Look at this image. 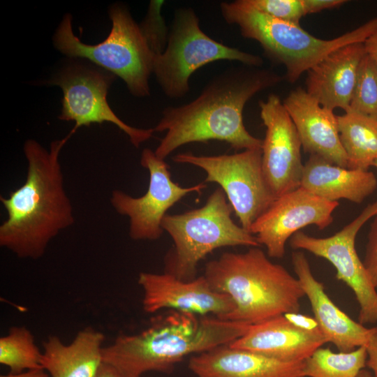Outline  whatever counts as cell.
Returning a JSON list of instances; mask_svg holds the SVG:
<instances>
[{
  "mask_svg": "<svg viewBox=\"0 0 377 377\" xmlns=\"http://www.w3.org/2000/svg\"><path fill=\"white\" fill-rule=\"evenodd\" d=\"M281 80L269 70L245 65L217 74L191 102L164 108L153 128L166 131L155 154L165 160L182 145L209 140L226 142L235 150L262 149L263 140L245 128L244 108L254 95Z\"/></svg>",
  "mask_w": 377,
  "mask_h": 377,
  "instance_id": "6da1fadb",
  "label": "cell"
},
{
  "mask_svg": "<svg viewBox=\"0 0 377 377\" xmlns=\"http://www.w3.org/2000/svg\"><path fill=\"white\" fill-rule=\"evenodd\" d=\"M75 132L52 142L49 151L32 139L24 144L26 180L8 197H0L7 212L0 226V245L18 258H41L50 242L75 222L59 161L61 149Z\"/></svg>",
  "mask_w": 377,
  "mask_h": 377,
  "instance_id": "7a4b0ae2",
  "label": "cell"
},
{
  "mask_svg": "<svg viewBox=\"0 0 377 377\" xmlns=\"http://www.w3.org/2000/svg\"><path fill=\"white\" fill-rule=\"evenodd\" d=\"M249 326L172 311L139 333L118 336L103 347V362L124 377H141L149 371L170 374L185 357L230 344Z\"/></svg>",
  "mask_w": 377,
  "mask_h": 377,
  "instance_id": "3957f363",
  "label": "cell"
},
{
  "mask_svg": "<svg viewBox=\"0 0 377 377\" xmlns=\"http://www.w3.org/2000/svg\"><path fill=\"white\" fill-rule=\"evenodd\" d=\"M203 276L214 291L234 303L223 320L250 325L299 312L305 295L298 279L272 262L259 247L223 253L206 264Z\"/></svg>",
  "mask_w": 377,
  "mask_h": 377,
  "instance_id": "277c9868",
  "label": "cell"
},
{
  "mask_svg": "<svg viewBox=\"0 0 377 377\" xmlns=\"http://www.w3.org/2000/svg\"><path fill=\"white\" fill-rule=\"evenodd\" d=\"M220 9L227 23L237 25L244 38L258 42L270 60L285 66V77L291 83L331 52L348 44L364 43L377 30L376 17L340 36L323 40L300 24L257 10L246 0L222 2Z\"/></svg>",
  "mask_w": 377,
  "mask_h": 377,
  "instance_id": "5b68a950",
  "label": "cell"
},
{
  "mask_svg": "<svg viewBox=\"0 0 377 377\" xmlns=\"http://www.w3.org/2000/svg\"><path fill=\"white\" fill-rule=\"evenodd\" d=\"M233 208L217 188L199 208L166 214L162 228L173 241L165 255V272L185 281L196 277L198 263L216 249L226 246L259 247L255 235L237 225Z\"/></svg>",
  "mask_w": 377,
  "mask_h": 377,
  "instance_id": "8992f818",
  "label": "cell"
},
{
  "mask_svg": "<svg viewBox=\"0 0 377 377\" xmlns=\"http://www.w3.org/2000/svg\"><path fill=\"white\" fill-rule=\"evenodd\" d=\"M109 16L112 29L108 37L96 45H89L74 34L72 16L66 14L53 36V43L62 54L87 59L121 77L132 95L147 96L155 54L125 6L112 5Z\"/></svg>",
  "mask_w": 377,
  "mask_h": 377,
  "instance_id": "52a82bcc",
  "label": "cell"
},
{
  "mask_svg": "<svg viewBox=\"0 0 377 377\" xmlns=\"http://www.w3.org/2000/svg\"><path fill=\"white\" fill-rule=\"evenodd\" d=\"M219 60L253 67L263 63L258 55L212 39L202 30L195 10L182 7L175 11L165 50L154 57L153 73L165 95L179 99L189 92V80L195 71Z\"/></svg>",
  "mask_w": 377,
  "mask_h": 377,
  "instance_id": "ba28073f",
  "label": "cell"
},
{
  "mask_svg": "<svg viewBox=\"0 0 377 377\" xmlns=\"http://www.w3.org/2000/svg\"><path fill=\"white\" fill-rule=\"evenodd\" d=\"M173 161L205 171L204 182L220 186L241 226L249 232L253 222L276 199L264 175L262 149L216 156L180 153L173 157Z\"/></svg>",
  "mask_w": 377,
  "mask_h": 377,
  "instance_id": "9c48e42d",
  "label": "cell"
},
{
  "mask_svg": "<svg viewBox=\"0 0 377 377\" xmlns=\"http://www.w3.org/2000/svg\"><path fill=\"white\" fill-rule=\"evenodd\" d=\"M377 214V199L348 224L327 237H315L299 231L290 239L293 249L307 251L325 258L336 269V278L354 293L360 306L358 322L377 323V288L355 249L356 237L362 226Z\"/></svg>",
  "mask_w": 377,
  "mask_h": 377,
  "instance_id": "30bf717a",
  "label": "cell"
},
{
  "mask_svg": "<svg viewBox=\"0 0 377 377\" xmlns=\"http://www.w3.org/2000/svg\"><path fill=\"white\" fill-rule=\"evenodd\" d=\"M114 77L105 70L74 64L59 71L48 83L61 89L62 109L59 119L73 121V129L75 131L94 123L110 122L125 133L131 144L138 148L151 138L154 129L131 126L112 111L107 101V94Z\"/></svg>",
  "mask_w": 377,
  "mask_h": 377,
  "instance_id": "8fae6325",
  "label": "cell"
},
{
  "mask_svg": "<svg viewBox=\"0 0 377 377\" xmlns=\"http://www.w3.org/2000/svg\"><path fill=\"white\" fill-rule=\"evenodd\" d=\"M140 164L149 173L147 192L135 198L114 190L110 202L117 213L128 217V234L132 239L156 240L164 232L162 221L168 210L186 195L201 193L207 184L203 182L189 187L180 186L172 179L168 164L149 148L142 150Z\"/></svg>",
  "mask_w": 377,
  "mask_h": 377,
  "instance_id": "7c38bea8",
  "label": "cell"
},
{
  "mask_svg": "<svg viewBox=\"0 0 377 377\" xmlns=\"http://www.w3.org/2000/svg\"><path fill=\"white\" fill-rule=\"evenodd\" d=\"M339 205L300 186L276 198L253 222L249 232L265 246L268 257L281 258L287 241L294 234L310 225L326 228L332 223V213Z\"/></svg>",
  "mask_w": 377,
  "mask_h": 377,
  "instance_id": "4fadbf2b",
  "label": "cell"
},
{
  "mask_svg": "<svg viewBox=\"0 0 377 377\" xmlns=\"http://www.w3.org/2000/svg\"><path fill=\"white\" fill-rule=\"evenodd\" d=\"M266 128L262 164L267 182L276 198L301 186L304 170L302 143L296 127L279 97L270 94L259 102Z\"/></svg>",
  "mask_w": 377,
  "mask_h": 377,
  "instance_id": "5bb4252c",
  "label": "cell"
},
{
  "mask_svg": "<svg viewBox=\"0 0 377 377\" xmlns=\"http://www.w3.org/2000/svg\"><path fill=\"white\" fill-rule=\"evenodd\" d=\"M138 283L143 292L142 308L149 313L171 309L223 320L235 306L230 297L214 291L203 275L185 281L165 272H142Z\"/></svg>",
  "mask_w": 377,
  "mask_h": 377,
  "instance_id": "9a60e30c",
  "label": "cell"
},
{
  "mask_svg": "<svg viewBox=\"0 0 377 377\" xmlns=\"http://www.w3.org/2000/svg\"><path fill=\"white\" fill-rule=\"evenodd\" d=\"M294 272L309 300L313 317L328 342L339 352H350L366 346L376 327L367 328L341 310L325 293L323 283L313 276L303 251L292 253Z\"/></svg>",
  "mask_w": 377,
  "mask_h": 377,
  "instance_id": "2e32d148",
  "label": "cell"
},
{
  "mask_svg": "<svg viewBox=\"0 0 377 377\" xmlns=\"http://www.w3.org/2000/svg\"><path fill=\"white\" fill-rule=\"evenodd\" d=\"M283 104L296 127L305 152L347 168V157L333 110L320 105L301 88L292 91Z\"/></svg>",
  "mask_w": 377,
  "mask_h": 377,
  "instance_id": "e0dca14e",
  "label": "cell"
},
{
  "mask_svg": "<svg viewBox=\"0 0 377 377\" xmlns=\"http://www.w3.org/2000/svg\"><path fill=\"white\" fill-rule=\"evenodd\" d=\"M322 332H309L292 325L283 315L251 325L230 346L285 362H303L327 343Z\"/></svg>",
  "mask_w": 377,
  "mask_h": 377,
  "instance_id": "ac0fdd59",
  "label": "cell"
},
{
  "mask_svg": "<svg viewBox=\"0 0 377 377\" xmlns=\"http://www.w3.org/2000/svg\"><path fill=\"white\" fill-rule=\"evenodd\" d=\"M303 362H281L225 344L191 356L188 367L195 377H304Z\"/></svg>",
  "mask_w": 377,
  "mask_h": 377,
  "instance_id": "d6986e66",
  "label": "cell"
},
{
  "mask_svg": "<svg viewBox=\"0 0 377 377\" xmlns=\"http://www.w3.org/2000/svg\"><path fill=\"white\" fill-rule=\"evenodd\" d=\"M366 54L364 43L343 45L326 55L307 71L306 92L320 105L346 112L359 64Z\"/></svg>",
  "mask_w": 377,
  "mask_h": 377,
  "instance_id": "ffe728a7",
  "label": "cell"
},
{
  "mask_svg": "<svg viewBox=\"0 0 377 377\" xmlns=\"http://www.w3.org/2000/svg\"><path fill=\"white\" fill-rule=\"evenodd\" d=\"M104 341L105 335L91 327L79 331L68 344L50 336L43 344L42 368L50 377H96L103 362Z\"/></svg>",
  "mask_w": 377,
  "mask_h": 377,
  "instance_id": "44dd1931",
  "label": "cell"
},
{
  "mask_svg": "<svg viewBox=\"0 0 377 377\" xmlns=\"http://www.w3.org/2000/svg\"><path fill=\"white\" fill-rule=\"evenodd\" d=\"M301 187L330 201L340 199L362 203L377 188V179L369 170H353L311 154L304 164Z\"/></svg>",
  "mask_w": 377,
  "mask_h": 377,
  "instance_id": "7402d4cb",
  "label": "cell"
},
{
  "mask_svg": "<svg viewBox=\"0 0 377 377\" xmlns=\"http://www.w3.org/2000/svg\"><path fill=\"white\" fill-rule=\"evenodd\" d=\"M337 119L347 168L369 170L377 160V118L348 110Z\"/></svg>",
  "mask_w": 377,
  "mask_h": 377,
  "instance_id": "603a6c76",
  "label": "cell"
},
{
  "mask_svg": "<svg viewBox=\"0 0 377 377\" xmlns=\"http://www.w3.org/2000/svg\"><path fill=\"white\" fill-rule=\"evenodd\" d=\"M367 350L363 346L350 352L334 353L318 348L304 362V377H357L367 365Z\"/></svg>",
  "mask_w": 377,
  "mask_h": 377,
  "instance_id": "cb8c5ba5",
  "label": "cell"
},
{
  "mask_svg": "<svg viewBox=\"0 0 377 377\" xmlns=\"http://www.w3.org/2000/svg\"><path fill=\"white\" fill-rule=\"evenodd\" d=\"M42 354L32 332L24 326L12 327L0 338V364L8 367L10 374L43 369Z\"/></svg>",
  "mask_w": 377,
  "mask_h": 377,
  "instance_id": "d4e9b609",
  "label": "cell"
},
{
  "mask_svg": "<svg viewBox=\"0 0 377 377\" xmlns=\"http://www.w3.org/2000/svg\"><path fill=\"white\" fill-rule=\"evenodd\" d=\"M348 110L377 118V61L367 52L358 66Z\"/></svg>",
  "mask_w": 377,
  "mask_h": 377,
  "instance_id": "484cf974",
  "label": "cell"
},
{
  "mask_svg": "<svg viewBox=\"0 0 377 377\" xmlns=\"http://www.w3.org/2000/svg\"><path fill=\"white\" fill-rule=\"evenodd\" d=\"M162 0H151L149 3L147 13L139 24L147 43L155 55L165 50L169 37L170 29L161 15Z\"/></svg>",
  "mask_w": 377,
  "mask_h": 377,
  "instance_id": "4316f807",
  "label": "cell"
},
{
  "mask_svg": "<svg viewBox=\"0 0 377 377\" xmlns=\"http://www.w3.org/2000/svg\"><path fill=\"white\" fill-rule=\"evenodd\" d=\"M257 10L272 17L300 24L305 15L302 0H246Z\"/></svg>",
  "mask_w": 377,
  "mask_h": 377,
  "instance_id": "83f0119b",
  "label": "cell"
},
{
  "mask_svg": "<svg viewBox=\"0 0 377 377\" xmlns=\"http://www.w3.org/2000/svg\"><path fill=\"white\" fill-rule=\"evenodd\" d=\"M367 238L363 263L377 288V214L370 225Z\"/></svg>",
  "mask_w": 377,
  "mask_h": 377,
  "instance_id": "f1b7e54d",
  "label": "cell"
},
{
  "mask_svg": "<svg viewBox=\"0 0 377 377\" xmlns=\"http://www.w3.org/2000/svg\"><path fill=\"white\" fill-rule=\"evenodd\" d=\"M283 316L288 322L299 329L309 332H322L314 317L299 312L287 313Z\"/></svg>",
  "mask_w": 377,
  "mask_h": 377,
  "instance_id": "f546056e",
  "label": "cell"
},
{
  "mask_svg": "<svg viewBox=\"0 0 377 377\" xmlns=\"http://www.w3.org/2000/svg\"><path fill=\"white\" fill-rule=\"evenodd\" d=\"M345 2L344 0H302L306 15L337 8Z\"/></svg>",
  "mask_w": 377,
  "mask_h": 377,
  "instance_id": "4dcf8cb0",
  "label": "cell"
},
{
  "mask_svg": "<svg viewBox=\"0 0 377 377\" xmlns=\"http://www.w3.org/2000/svg\"><path fill=\"white\" fill-rule=\"evenodd\" d=\"M366 347L367 350L366 365L377 377V327H376L374 332L371 335Z\"/></svg>",
  "mask_w": 377,
  "mask_h": 377,
  "instance_id": "1f68e13d",
  "label": "cell"
},
{
  "mask_svg": "<svg viewBox=\"0 0 377 377\" xmlns=\"http://www.w3.org/2000/svg\"><path fill=\"white\" fill-rule=\"evenodd\" d=\"M366 52L377 61V30L364 43Z\"/></svg>",
  "mask_w": 377,
  "mask_h": 377,
  "instance_id": "d6a6232c",
  "label": "cell"
},
{
  "mask_svg": "<svg viewBox=\"0 0 377 377\" xmlns=\"http://www.w3.org/2000/svg\"><path fill=\"white\" fill-rule=\"evenodd\" d=\"M96 377H124L120 372L110 364L103 362Z\"/></svg>",
  "mask_w": 377,
  "mask_h": 377,
  "instance_id": "836d02e7",
  "label": "cell"
},
{
  "mask_svg": "<svg viewBox=\"0 0 377 377\" xmlns=\"http://www.w3.org/2000/svg\"><path fill=\"white\" fill-rule=\"evenodd\" d=\"M0 377H50L49 374L43 369L29 370L18 374H2Z\"/></svg>",
  "mask_w": 377,
  "mask_h": 377,
  "instance_id": "e575fe53",
  "label": "cell"
},
{
  "mask_svg": "<svg viewBox=\"0 0 377 377\" xmlns=\"http://www.w3.org/2000/svg\"><path fill=\"white\" fill-rule=\"evenodd\" d=\"M357 377H376V376H374V374L371 373L369 371L365 369H363L362 370L360 371Z\"/></svg>",
  "mask_w": 377,
  "mask_h": 377,
  "instance_id": "d590c367",
  "label": "cell"
},
{
  "mask_svg": "<svg viewBox=\"0 0 377 377\" xmlns=\"http://www.w3.org/2000/svg\"><path fill=\"white\" fill-rule=\"evenodd\" d=\"M373 166H374L377 169V160L374 161Z\"/></svg>",
  "mask_w": 377,
  "mask_h": 377,
  "instance_id": "8d00e7d4",
  "label": "cell"
}]
</instances>
